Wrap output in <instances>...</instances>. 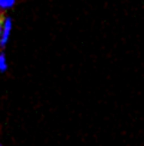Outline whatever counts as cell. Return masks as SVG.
Segmentation results:
<instances>
[{"label":"cell","mask_w":144,"mask_h":146,"mask_svg":"<svg viewBox=\"0 0 144 146\" xmlns=\"http://www.w3.org/2000/svg\"><path fill=\"white\" fill-rule=\"evenodd\" d=\"M17 0H0V10H9L14 6V4H16Z\"/></svg>","instance_id":"obj_2"},{"label":"cell","mask_w":144,"mask_h":146,"mask_svg":"<svg viewBox=\"0 0 144 146\" xmlns=\"http://www.w3.org/2000/svg\"><path fill=\"white\" fill-rule=\"evenodd\" d=\"M7 70V62L6 56L4 52H0V72H5Z\"/></svg>","instance_id":"obj_3"},{"label":"cell","mask_w":144,"mask_h":146,"mask_svg":"<svg viewBox=\"0 0 144 146\" xmlns=\"http://www.w3.org/2000/svg\"><path fill=\"white\" fill-rule=\"evenodd\" d=\"M0 146H1V145H0Z\"/></svg>","instance_id":"obj_4"},{"label":"cell","mask_w":144,"mask_h":146,"mask_svg":"<svg viewBox=\"0 0 144 146\" xmlns=\"http://www.w3.org/2000/svg\"><path fill=\"white\" fill-rule=\"evenodd\" d=\"M11 32H12V19L10 17H5L3 32H1V35H0V48H5V46L7 45Z\"/></svg>","instance_id":"obj_1"}]
</instances>
